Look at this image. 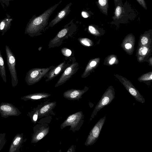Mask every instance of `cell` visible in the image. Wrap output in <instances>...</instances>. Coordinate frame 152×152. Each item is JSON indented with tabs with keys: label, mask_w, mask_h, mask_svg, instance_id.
<instances>
[{
	"label": "cell",
	"mask_w": 152,
	"mask_h": 152,
	"mask_svg": "<svg viewBox=\"0 0 152 152\" xmlns=\"http://www.w3.org/2000/svg\"><path fill=\"white\" fill-rule=\"evenodd\" d=\"M62 1H60L40 15L37 17L35 16L26 28L25 33L31 37L40 35V32L48 25L50 15Z\"/></svg>",
	"instance_id": "6da1fadb"
},
{
	"label": "cell",
	"mask_w": 152,
	"mask_h": 152,
	"mask_svg": "<svg viewBox=\"0 0 152 152\" xmlns=\"http://www.w3.org/2000/svg\"><path fill=\"white\" fill-rule=\"evenodd\" d=\"M54 66H52L46 68H34L29 70L25 78L27 85H32L38 82Z\"/></svg>",
	"instance_id": "7a4b0ae2"
},
{
	"label": "cell",
	"mask_w": 152,
	"mask_h": 152,
	"mask_svg": "<svg viewBox=\"0 0 152 152\" xmlns=\"http://www.w3.org/2000/svg\"><path fill=\"white\" fill-rule=\"evenodd\" d=\"M5 51L6 54L7 61L11 77L12 86L15 87L18 83L17 71L15 68L16 60L15 55L9 47L5 46Z\"/></svg>",
	"instance_id": "3957f363"
},
{
	"label": "cell",
	"mask_w": 152,
	"mask_h": 152,
	"mask_svg": "<svg viewBox=\"0 0 152 152\" xmlns=\"http://www.w3.org/2000/svg\"><path fill=\"white\" fill-rule=\"evenodd\" d=\"M115 97V93L112 89H109L104 94L98 102L92 113L90 120L97 115L98 112L103 107L109 104Z\"/></svg>",
	"instance_id": "277c9868"
},
{
	"label": "cell",
	"mask_w": 152,
	"mask_h": 152,
	"mask_svg": "<svg viewBox=\"0 0 152 152\" xmlns=\"http://www.w3.org/2000/svg\"><path fill=\"white\" fill-rule=\"evenodd\" d=\"M104 116L100 119L90 131L85 143L86 146L93 145L98 139L106 119Z\"/></svg>",
	"instance_id": "5b68a950"
},
{
	"label": "cell",
	"mask_w": 152,
	"mask_h": 152,
	"mask_svg": "<svg viewBox=\"0 0 152 152\" xmlns=\"http://www.w3.org/2000/svg\"><path fill=\"white\" fill-rule=\"evenodd\" d=\"M83 115L81 111L70 115L61 126V129L66 126H71V129L76 128L80 124H82Z\"/></svg>",
	"instance_id": "8992f818"
},
{
	"label": "cell",
	"mask_w": 152,
	"mask_h": 152,
	"mask_svg": "<svg viewBox=\"0 0 152 152\" xmlns=\"http://www.w3.org/2000/svg\"><path fill=\"white\" fill-rule=\"evenodd\" d=\"M78 64L77 62L72 63L64 71L56 84L55 87H57L65 83L75 73L78 69Z\"/></svg>",
	"instance_id": "52a82bcc"
},
{
	"label": "cell",
	"mask_w": 152,
	"mask_h": 152,
	"mask_svg": "<svg viewBox=\"0 0 152 152\" xmlns=\"http://www.w3.org/2000/svg\"><path fill=\"white\" fill-rule=\"evenodd\" d=\"M21 113L17 108L11 103L2 102L0 105V113L2 117L7 118L10 116H18Z\"/></svg>",
	"instance_id": "ba28073f"
},
{
	"label": "cell",
	"mask_w": 152,
	"mask_h": 152,
	"mask_svg": "<svg viewBox=\"0 0 152 152\" xmlns=\"http://www.w3.org/2000/svg\"><path fill=\"white\" fill-rule=\"evenodd\" d=\"M68 26L61 30L56 36L50 41L48 45L49 48L58 45L59 43H61V42L64 38H65V37H67L70 34V31L72 30V26L71 25V26Z\"/></svg>",
	"instance_id": "9c48e42d"
},
{
	"label": "cell",
	"mask_w": 152,
	"mask_h": 152,
	"mask_svg": "<svg viewBox=\"0 0 152 152\" xmlns=\"http://www.w3.org/2000/svg\"><path fill=\"white\" fill-rule=\"evenodd\" d=\"M69 66V64H66L64 61L57 66H55L44 76L45 77H46L47 78L45 81L48 82L52 80L60 73L64 71Z\"/></svg>",
	"instance_id": "30bf717a"
},
{
	"label": "cell",
	"mask_w": 152,
	"mask_h": 152,
	"mask_svg": "<svg viewBox=\"0 0 152 152\" xmlns=\"http://www.w3.org/2000/svg\"><path fill=\"white\" fill-rule=\"evenodd\" d=\"M71 2L67 4L65 7L58 13L54 19L49 23V26L52 27L64 18L69 13Z\"/></svg>",
	"instance_id": "8fae6325"
},
{
	"label": "cell",
	"mask_w": 152,
	"mask_h": 152,
	"mask_svg": "<svg viewBox=\"0 0 152 152\" xmlns=\"http://www.w3.org/2000/svg\"><path fill=\"white\" fill-rule=\"evenodd\" d=\"M86 91L85 89L78 90L72 89L65 91L63 94L64 98L69 100H79Z\"/></svg>",
	"instance_id": "7c38bea8"
},
{
	"label": "cell",
	"mask_w": 152,
	"mask_h": 152,
	"mask_svg": "<svg viewBox=\"0 0 152 152\" xmlns=\"http://www.w3.org/2000/svg\"><path fill=\"white\" fill-rule=\"evenodd\" d=\"M23 142V133L17 134L13 139L8 152H20Z\"/></svg>",
	"instance_id": "4fadbf2b"
},
{
	"label": "cell",
	"mask_w": 152,
	"mask_h": 152,
	"mask_svg": "<svg viewBox=\"0 0 152 152\" xmlns=\"http://www.w3.org/2000/svg\"><path fill=\"white\" fill-rule=\"evenodd\" d=\"M50 96V94L45 93H37L25 96L21 98L24 101L27 100H37L44 98H47Z\"/></svg>",
	"instance_id": "5bb4252c"
},
{
	"label": "cell",
	"mask_w": 152,
	"mask_h": 152,
	"mask_svg": "<svg viewBox=\"0 0 152 152\" xmlns=\"http://www.w3.org/2000/svg\"><path fill=\"white\" fill-rule=\"evenodd\" d=\"M49 127L41 129L33 135L32 143H36L44 137L48 133Z\"/></svg>",
	"instance_id": "9a60e30c"
},
{
	"label": "cell",
	"mask_w": 152,
	"mask_h": 152,
	"mask_svg": "<svg viewBox=\"0 0 152 152\" xmlns=\"http://www.w3.org/2000/svg\"><path fill=\"white\" fill-rule=\"evenodd\" d=\"M108 0H98L96 2L97 5L100 11L103 14L107 15L109 8Z\"/></svg>",
	"instance_id": "2e32d148"
},
{
	"label": "cell",
	"mask_w": 152,
	"mask_h": 152,
	"mask_svg": "<svg viewBox=\"0 0 152 152\" xmlns=\"http://www.w3.org/2000/svg\"><path fill=\"white\" fill-rule=\"evenodd\" d=\"M56 104V102H55L50 103L44 106L39 111V116L41 117L46 115L54 107Z\"/></svg>",
	"instance_id": "e0dca14e"
},
{
	"label": "cell",
	"mask_w": 152,
	"mask_h": 152,
	"mask_svg": "<svg viewBox=\"0 0 152 152\" xmlns=\"http://www.w3.org/2000/svg\"><path fill=\"white\" fill-rule=\"evenodd\" d=\"M123 6L120 4H118L115 7L114 12V16L112 17L114 20H118L124 15V12Z\"/></svg>",
	"instance_id": "ac0fdd59"
},
{
	"label": "cell",
	"mask_w": 152,
	"mask_h": 152,
	"mask_svg": "<svg viewBox=\"0 0 152 152\" xmlns=\"http://www.w3.org/2000/svg\"><path fill=\"white\" fill-rule=\"evenodd\" d=\"M0 75L3 81L7 82L6 72L3 56L0 50Z\"/></svg>",
	"instance_id": "d6986e66"
},
{
	"label": "cell",
	"mask_w": 152,
	"mask_h": 152,
	"mask_svg": "<svg viewBox=\"0 0 152 152\" xmlns=\"http://www.w3.org/2000/svg\"><path fill=\"white\" fill-rule=\"evenodd\" d=\"M5 135V133H2L0 134V151L6 142Z\"/></svg>",
	"instance_id": "ffe728a7"
},
{
	"label": "cell",
	"mask_w": 152,
	"mask_h": 152,
	"mask_svg": "<svg viewBox=\"0 0 152 152\" xmlns=\"http://www.w3.org/2000/svg\"><path fill=\"white\" fill-rule=\"evenodd\" d=\"M61 52L64 56L66 57L69 56L72 54L71 51L66 48H62L61 50Z\"/></svg>",
	"instance_id": "44dd1931"
},
{
	"label": "cell",
	"mask_w": 152,
	"mask_h": 152,
	"mask_svg": "<svg viewBox=\"0 0 152 152\" xmlns=\"http://www.w3.org/2000/svg\"><path fill=\"white\" fill-rule=\"evenodd\" d=\"M78 40L83 45L88 46H90L91 45L90 42L88 39L80 38L78 39Z\"/></svg>",
	"instance_id": "7402d4cb"
},
{
	"label": "cell",
	"mask_w": 152,
	"mask_h": 152,
	"mask_svg": "<svg viewBox=\"0 0 152 152\" xmlns=\"http://www.w3.org/2000/svg\"><path fill=\"white\" fill-rule=\"evenodd\" d=\"M88 30L92 34H95L96 32V30L95 27L93 25H90L88 26Z\"/></svg>",
	"instance_id": "603a6c76"
},
{
	"label": "cell",
	"mask_w": 152,
	"mask_h": 152,
	"mask_svg": "<svg viewBox=\"0 0 152 152\" xmlns=\"http://www.w3.org/2000/svg\"><path fill=\"white\" fill-rule=\"evenodd\" d=\"M139 4L145 10L147 9L145 0H136Z\"/></svg>",
	"instance_id": "cb8c5ba5"
},
{
	"label": "cell",
	"mask_w": 152,
	"mask_h": 152,
	"mask_svg": "<svg viewBox=\"0 0 152 152\" xmlns=\"http://www.w3.org/2000/svg\"><path fill=\"white\" fill-rule=\"evenodd\" d=\"M147 48L145 47L141 48L139 50V53L140 55H145L147 53Z\"/></svg>",
	"instance_id": "d4e9b609"
},
{
	"label": "cell",
	"mask_w": 152,
	"mask_h": 152,
	"mask_svg": "<svg viewBox=\"0 0 152 152\" xmlns=\"http://www.w3.org/2000/svg\"><path fill=\"white\" fill-rule=\"evenodd\" d=\"M39 114V110H36L35 113H34V115H33L32 117L33 121L34 122H36V121H37Z\"/></svg>",
	"instance_id": "484cf974"
},
{
	"label": "cell",
	"mask_w": 152,
	"mask_h": 152,
	"mask_svg": "<svg viewBox=\"0 0 152 152\" xmlns=\"http://www.w3.org/2000/svg\"><path fill=\"white\" fill-rule=\"evenodd\" d=\"M81 15L83 17L85 18H88L90 16L89 12L86 11H82Z\"/></svg>",
	"instance_id": "4316f807"
},
{
	"label": "cell",
	"mask_w": 152,
	"mask_h": 152,
	"mask_svg": "<svg viewBox=\"0 0 152 152\" xmlns=\"http://www.w3.org/2000/svg\"><path fill=\"white\" fill-rule=\"evenodd\" d=\"M148 42V38L145 37H143L141 40V42L142 45H145L147 44Z\"/></svg>",
	"instance_id": "83f0119b"
},
{
	"label": "cell",
	"mask_w": 152,
	"mask_h": 152,
	"mask_svg": "<svg viewBox=\"0 0 152 152\" xmlns=\"http://www.w3.org/2000/svg\"><path fill=\"white\" fill-rule=\"evenodd\" d=\"M114 1L115 7L118 4H120L122 6H123L122 0H114Z\"/></svg>",
	"instance_id": "f1b7e54d"
},
{
	"label": "cell",
	"mask_w": 152,
	"mask_h": 152,
	"mask_svg": "<svg viewBox=\"0 0 152 152\" xmlns=\"http://www.w3.org/2000/svg\"><path fill=\"white\" fill-rule=\"evenodd\" d=\"M96 64V63L95 61H92L90 63L89 66L91 67H93L95 66Z\"/></svg>",
	"instance_id": "f546056e"
},
{
	"label": "cell",
	"mask_w": 152,
	"mask_h": 152,
	"mask_svg": "<svg viewBox=\"0 0 152 152\" xmlns=\"http://www.w3.org/2000/svg\"><path fill=\"white\" fill-rule=\"evenodd\" d=\"M115 58L114 57H113V58H112L110 61L109 62V63L110 64V65H112V64H113L115 60Z\"/></svg>",
	"instance_id": "4dcf8cb0"
},
{
	"label": "cell",
	"mask_w": 152,
	"mask_h": 152,
	"mask_svg": "<svg viewBox=\"0 0 152 152\" xmlns=\"http://www.w3.org/2000/svg\"><path fill=\"white\" fill-rule=\"evenodd\" d=\"M132 45L130 43H126L125 45V47L127 49H130L132 48Z\"/></svg>",
	"instance_id": "1f68e13d"
},
{
	"label": "cell",
	"mask_w": 152,
	"mask_h": 152,
	"mask_svg": "<svg viewBox=\"0 0 152 152\" xmlns=\"http://www.w3.org/2000/svg\"><path fill=\"white\" fill-rule=\"evenodd\" d=\"M151 77V79H152V75H151V77Z\"/></svg>",
	"instance_id": "d6a6232c"
}]
</instances>
